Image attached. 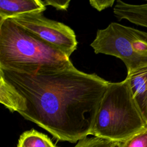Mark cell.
I'll use <instances>...</instances> for the list:
<instances>
[{
	"label": "cell",
	"mask_w": 147,
	"mask_h": 147,
	"mask_svg": "<svg viewBox=\"0 0 147 147\" xmlns=\"http://www.w3.org/2000/svg\"><path fill=\"white\" fill-rule=\"evenodd\" d=\"M109 81L71 67L26 74L0 68V102L59 141L91 135Z\"/></svg>",
	"instance_id": "obj_1"
},
{
	"label": "cell",
	"mask_w": 147,
	"mask_h": 147,
	"mask_svg": "<svg viewBox=\"0 0 147 147\" xmlns=\"http://www.w3.org/2000/svg\"><path fill=\"white\" fill-rule=\"evenodd\" d=\"M72 65L70 58L59 49L12 19L0 21V68L34 74Z\"/></svg>",
	"instance_id": "obj_2"
},
{
	"label": "cell",
	"mask_w": 147,
	"mask_h": 147,
	"mask_svg": "<svg viewBox=\"0 0 147 147\" xmlns=\"http://www.w3.org/2000/svg\"><path fill=\"white\" fill-rule=\"evenodd\" d=\"M147 128L145 121L125 79L109 82L99 105L91 135L122 143Z\"/></svg>",
	"instance_id": "obj_3"
},
{
	"label": "cell",
	"mask_w": 147,
	"mask_h": 147,
	"mask_svg": "<svg viewBox=\"0 0 147 147\" xmlns=\"http://www.w3.org/2000/svg\"><path fill=\"white\" fill-rule=\"evenodd\" d=\"M96 54L111 55L125 64L127 75L147 66V32L117 22L98 29L90 44Z\"/></svg>",
	"instance_id": "obj_4"
},
{
	"label": "cell",
	"mask_w": 147,
	"mask_h": 147,
	"mask_svg": "<svg viewBox=\"0 0 147 147\" xmlns=\"http://www.w3.org/2000/svg\"><path fill=\"white\" fill-rule=\"evenodd\" d=\"M10 18L31 33L59 49L69 58L77 48L75 32L62 22L45 17L43 12L24 14Z\"/></svg>",
	"instance_id": "obj_5"
},
{
	"label": "cell",
	"mask_w": 147,
	"mask_h": 147,
	"mask_svg": "<svg viewBox=\"0 0 147 147\" xmlns=\"http://www.w3.org/2000/svg\"><path fill=\"white\" fill-rule=\"evenodd\" d=\"M46 9L41 0H1L0 21L24 14L44 12Z\"/></svg>",
	"instance_id": "obj_6"
},
{
	"label": "cell",
	"mask_w": 147,
	"mask_h": 147,
	"mask_svg": "<svg viewBox=\"0 0 147 147\" xmlns=\"http://www.w3.org/2000/svg\"><path fill=\"white\" fill-rule=\"evenodd\" d=\"M125 79L129 82L134 99L147 123V66L127 75Z\"/></svg>",
	"instance_id": "obj_7"
},
{
	"label": "cell",
	"mask_w": 147,
	"mask_h": 147,
	"mask_svg": "<svg viewBox=\"0 0 147 147\" xmlns=\"http://www.w3.org/2000/svg\"><path fill=\"white\" fill-rule=\"evenodd\" d=\"M113 13L119 21L124 19L137 25L147 28V3L133 5L117 0Z\"/></svg>",
	"instance_id": "obj_8"
},
{
	"label": "cell",
	"mask_w": 147,
	"mask_h": 147,
	"mask_svg": "<svg viewBox=\"0 0 147 147\" xmlns=\"http://www.w3.org/2000/svg\"><path fill=\"white\" fill-rule=\"evenodd\" d=\"M17 147H57L45 134L35 129L24 131L20 137Z\"/></svg>",
	"instance_id": "obj_9"
},
{
	"label": "cell",
	"mask_w": 147,
	"mask_h": 147,
	"mask_svg": "<svg viewBox=\"0 0 147 147\" xmlns=\"http://www.w3.org/2000/svg\"><path fill=\"white\" fill-rule=\"evenodd\" d=\"M121 147H147V128L121 143Z\"/></svg>",
	"instance_id": "obj_10"
},
{
	"label": "cell",
	"mask_w": 147,
	"mask_h": 147,
	"mask_svg": "<svg viewBox=\"0 0 147 147\" xmlns=\"http://www.w3.org/2000/svg\"><path fill=\"white\" fill-rule=\"evenodd\" d=\"M114 142L96 137H86L78 142L74 147H113Z\"/></svg>",
	"instance_id": "obj_11"
},
{
	"label": "cell",
	"mask_w": 147,
	"mask_h": 147,
	"mask_svg": "<svg viewBox=\"0 0 147 147\" xmlns=\"http://www.w3.org/2000/svg\"><path fill=\"white\" fill-rule=\"evenodd\" d=\"M44 5L47 6H52L59 10H67L69 7L70 0L67 1H56V0H45L42 1Z\"/></svg>",
	"instance_id": "obj_12"
},
{
	"label": "cell",
	"mask_w": 147,
	"mask_h": 147,
	"mask_svg": "<svg viewBox=\"0 0 147 147\" xmlns=\"http://www.w3.org/2000/svg\"><path fill=\"white\" fill-rule=\"evenodd\" d=\"M115 2L114 0H91L90 3L92 7L99 11H101L109 7L112 6Z\"/></svg>",
	"instance_id": "obj_13"
},
{
	"label": "cell",
	"mask_w": 147,
	"mask_h": 147,
	"mask_svg": "<svg viewBox=\"0 0 147 147\" xmlns=\"http://www.w3.org/2000/svg\"><path fill=\"white\" fill-rule=\"evenodd\" d=\"M113 147H121V142H114Z\"/></svg>",
	"instance_id": "obj_14"
}]
</instances>
